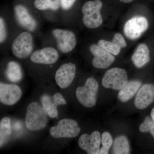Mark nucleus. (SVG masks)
Here are the masks:
<instances>
[{"mask_svg": "<svg viewBox=\"0 0 154 154\" xmlns=\"http://www.w3.org/2000/svg\"><path fill=\"white\" fill-rule=\"evenodd\" d=\"M22 91L16 85L0 84V101L6 105H13L21 99Z\"/></svg>", "mask_w": 154, "mask_h": 154, "instance_id": "nucleus-12", "label": "nucleus"}, {"mask_svg": "<svg viewBox=\"0 0 154 154\" xmlns=\"http://www.w3.org/2000/svg\"><path fill=\"white\" fill-rule=\"evenodd\" d=\"M34 5L36 8L40 11L48 9L57 11L60 5V0H35Z\"/></svg>", "mask_w": 154, "mask_h": 154, "instance_id": "nucleus-22", "label": "nucleus"}, {"mask_svg": "<svg viewBox=\"0 0 154 154\" xmlns=\"http://www.w3.org/2000/svg\"><path fill=\"white\" fill-rule=\"evenodd\" d=\"M141 132H149L154 138V121L151 117L147 116L139 127Z\"/></svg>", "mask_w": 154, "mask_h": 154, "instance_id": "nucleus-25", "label": "nucleus"}, {"mask_svg": "<svg viewBox=\"0 0 154 154\" xmlns=\"http://www.w3.org/2000/svg\"><path fill=\"white\" fill-rule=\"evenodd\" d=\"M90 51L94 56L92 64L96 68H107L115 61V58L113 54L99 46V45H92L90 46Z\"/></svg>", "mask_w": 154, "mask_h": 154, "instance_id": "nucleus-9", "label": "nucleus"}, {"mask_svg": "<svg viewBox=\"0 0 154 154\" xmlns=\"http://www.w3.org/2000/svg\"><path fill=\"white\" fill-rule=\"evenodd\" d=\"M76 0H60L61 7L64 10H68L72 8Z\"/></svg>", "mask_w": 154, "mask_h": 154, "instance_id": "nucleus-28", "label": "nucleus"}, {"mask_svg": "<svg viewBox=\"0 0 154 154\" xmlns=\"http://www.w3.org/2000/svg\"><path fill=\"white\" fill-rule=\"evenodd\" d=\"M154 101V85L146 84L142 86L134 99V105L139 110L147 108Z\"/></svg>", "mask_w": 154, "mask_h": 154, "instance_id": "nucleus-15", "label": "nucleus"}, {"mask_svg": "<svg viewBox=\"0 0 154 154\" xmlns=\"http://www.w3.org/2000/svg\"><path fill=\"white\" fill-rule=\"evenodd\" d=\"M102 147L100 149V154L109 153V150L113 143V140L111 135L109 132L105 131L102 133L101 138Z\"/></svg>", "mask_w": 154, "mask_h": 154, "instance_id": "nucleus-23", "label": "nucleus"}, {"mask_svg": "<svg viewBox=\"0 0 154 154\" xmlns=\"http://www.w3.org/2000/svg\"><path fill=\"white\" fill-rule=\"evenodd\" d=\"M12 133L11 120L8 117H4L0 122V146L5 143Z\"/></svg>", "mask_w": 154, "mask_h": 154, "instance_id": "nucleus-21", "label": "nucleus"}, {"mask_svg": "<svg viewBox=\"0 0 154 154\" xmlns=\"http://www.w3.org/2000/svg\"><path fill=\"white\" fill-rule=\"evenodd\" d=\"M7 78L11 82H18L22 79L23 74L19 64L15 61L9 62L6 69Z\"/></svg>", "mask_w": 154, "mask_h": 154, "instance_id": "nucleus-19", "label": "nucleus"}, {"mask_svg": "<svg viewBox=\"0 0 154 154\" xmlns=\"http://www.w3.org/2000/svg\"><path fill=\"white\" fill-rule=\"evenodd\" d=\"M33 48L32 35L29 32H24L19 34L14 39L11 49L16 57L23 59L31 55Z\"/></svg>", "mask_w": 154, "mask_h": 154, "instance_id": "nucleus-6", "label": "nucleus"}, {"mask_svg": "<svg viewBox=\"0 0 154 154\" xmlns=\"http://www.w3.org/2000/svg\"><path fill=\"white\" fill-rule=\"evenodd\" d=\"M128 82L126 70L119 68H113L107 71L102 79V85L107 89L119 91Z\"/></svg>", "mask_w": 154, "mask_h": 154, "instance_id": "nucleus-4", "label": "nucleus"}, {"mask_svg": "<svg viewBox=\"0 0 154 154\" xmlns=\"http://www.w3.org/2000/svg\"><path fill=\"white\" fill-rule=\"evenodd\" d=\"M131 60L137 68L143 67L149 61V50L146 45L141 43L137 46L133 54Z\"/></svg>", "mask_w": 154, "mask_h": 154, "instance_id": "nucleus-17", "label": "nucleus"}, {"mask_svg": "<svg viewBox=\"0 0 154 154\" xmlns=\"http://www.w3.org/2000/svg\"><path fill=\"white\" fill-rule=\"evenodd\" d=\"M101 137L98 131H94L91 135L84 134L79 139L78 144L80 148L88 154L100 153Z\"/></svg>", "mask_w": 154, "mask_h": 154, "instance_id": "nucleus-11", "label": "nucleus"}, {"mask_svg": "<svg viewBox=\"0 0 154 154\" xmlns=\"http://www.w3.org/2000/svg\"><path fill=\"white\" fill-rule=\"evenodd\" d=\"M44 108L37 102H33L27 107L25 125L31 131L43 129L47 125L48 119Z\"/></svg>", "mask_w": 154, "mask_h": 154, "instance_id": "nucleus-1", "label": "nucleus"}, {"mask_svg": "<svg viewBox=\"0 0 154 154\" xmlns=\"http://www.w3.org/2000/svg\"><path fill=\"white\" fill-rule=\"evenodd\" d=\"M98 45L113 55H118L121 49L112 41H108L105 39L99 40Z\"/></svg>", "mask_w": 154, "mask_h": 154, "instance_id": "nucleus-24", "label": "nucleus"}, {"mask_svg": "<svg viewBox=\"0 0 154 154\" xmlns=\"http://www.w3.org/2000/svg\"><path fill=\"white\" fill-rule=\"evenodd\" d=\"M76 71L75 64L68 63L62 65L55 74V79L58 86L61 89L68 88L74 79Z\"/></svg>", "mask_w": 154, "mask_h": 154, "instance_id": "nucleus-10", "label": "nucleus"}, {"mask_svg": "<svg viewBox=\"0 0 154 154\" xmlns=\"http://www.w3.org/2000/svg\"><path fill=\"white\" fill-rule=\"evenodd\" d=\"M112 41L120 48L126 47V42L123 36L120 33H116L113 36Z\"/></svg>", "mask_w": 154, "mask_h": 154, "instance_id": "nucleus-26", "label": "nucleus"}, {"mask_svg": "<svg viewBox=\"0 0 154 154\" xmlns=\"http://www.w3.org/2000/svg\"><path fill=\"white\" fill-rule=\"evenodd\" d=\"M81 130L75 120L63 119L59 121L57 125L50 128V133L54 138H74L79 135Z\"/></svg>", "mask_w": 154, "mask_h": 154, "instance_id": "nucleus-5", "label": "nucleus"}, {"mask_svg": "<svg viewBox=\"0 0 154 154\" xmlns=\"http://www.w3.org/2000/svg\"><path fill=\"white\" fill-rule=\"evenodd\" d=\"M52 33L61 52L68 53L75 47L77 44L75 35L70 30L56 29L53 30Z\"/></svg>", "mask_w": 154, "mask_h": 154, "instance_id": "nucleus-7", "label": "nucleus"}, {"mask_svg": "<svg viewBox=\"0 0 154 154\" xmlns=\"http://www.w3.org/2000/svg\"><path fill=\"white\" fill-rule=\"evenodd\" d=\"M59 54L54 48H44L32 53L30 59L32 62L43 65H51L57 61Z\"/></svg>", "mask_w": 154, "mask_h": 154, "instance_id": "nucleus-14", "label": "nucleus"}, {"mask_svg": "<svg viewBox=\"0 0 154 154\" xmlns=\"http://www.w3.org/2000/svg\"><path fill=\"white\" fill-rule=\"evenodd\" d=\"M15 17L19 25L29 31L36 29V22L25 6L17 5L14 8Z\"/></svg>", "mask_w": 154, "mask_h": 154, "instance_id": "nucleus-16", "label": "nucleus"}, {"mask_svg": "<svg viewBox=\"0 0 154 154\" xmlns=\"http://www.w3.org/2000/svg\"><path fill=\"white\" fill-rule=\"evenodd\" d=\"M148 25V22L145 17L139 16L133 17L124 25L125 34L130 39H137L146 30Z\"/></svg>", "mask_w": 154, "mask_h": 154, "instance_id": "nucleus-8", "label": "nucleus"}, {"mask_svg": "<svg viewBox=\"0 0 154 154\" xmlns=\"http://www.w3.org/2000/svg\"><path fill=\"white\" fill-rule=\"evenodd\" d=\"M7 37L5 24L2 18H0V42L3 43Z\"/></svg>", "mask_w": 154, "mask_h": 154, "instance_id": "nucleus-27", "label": "nucleus"}, {"mask_svg": "<svg viewBox=\"0 0 154 154\" xmlns=\"http://www.w3.org/2000/svg\"><path fill=\"white\" fill-rule=\"evenodd\" d=\"M41 101L42 107L47 115L51 118L57 117L58 106L65 105L66 104L63 96L59 93H56L52 97L47 94H44L42 96Z\"/></svg>", "mask_w": 154, "mask_h": 154, "instance_id": "nucleus-13", "label": "nucleus"}, {"mask_svg": "<svg viewBox=\"0 0 154 154\" xmlns=\"http://www.w3.org/2000/svg\"><path fill=\"white\" fill-rule=\"evenodd\" d=\"M119 1L125 3H129L131 2L134 0H119Z\"/></svg>", "mask_w": 154, "mask_h": 154, "instance_id": "nucleus-30", "label": "nucleus"}, {"mask_svg": "<svg viewBox=\"0 0 154 154\" xmlns=\"http://www.w3.org/2000/svg\"><path fill=\"white\" fill-rule=\"evenodd\" d=\"M130 152L129 141L126 137L119 136L115 139L113 142L112 153L128 154Z\"/></svg>", "mask_w": 154, "mask_h": 154, "instance_id": "nucleus-20", "label": "nucleus"}, {"mask_svg": "<svg viewBox=\"0 0 154 154\" xmlns=\"http://www.w3.org/2000/svg\"><path fill=\"white\" fill-rule=\"evenodd\" d=\"M99 84L94 78H88L85 86L79 87L76 90L77 99L83 106L88 108L94 107L97 102Z\"/></svg>", "mask_w": 154, "mask_h": 154, "instance_id": "nucleus-3", "label": "nucleus"}, {"mask_svg": "<svg viewBox=\"0 0 154 154\" xmlns=\"http://www.w3.org/2000/svg\"><path fill=\"white\" fill-rule=\"evenodd\" d=\"M102 2L100 0L88 1L82 8L83 22L86 27L91 29L98 28L103 23L101 14Z\"/></svg>", "mask_w": 154, "mask_h": 154, "instance_id": "nucleus-2", "label": "nucleus"}, {"mask_svg": "<svg viewBox=\"0 0 154 154\" xmlns=\"http://www.w3.org/2000/svg\"><path fill=\"white\" fill-rule=\"evenodd\" d=\"M151 117L154 121V108H153L151 110L150 113Z\"/></svg>", "mask_w": 154, "mask_h": 154, "instance_id": "nucleus-29", "label": "nucleus"}, {"mask_svg": "<svg viewBox=\"0 0 154 154\" xmlns=\"http://www.w3.org/2000/svg\"><path fill=\"white\" fill-rule=\"evenodd\" d=\"M141 85L142 83L137 80L128 82L119 92V100L122 102H128L135 95Z\"/></svg>", "mask_w": 154, "mask_h": 154, "instance_id": "nucleus-18", "label": "nucleus"}]
</instances>
